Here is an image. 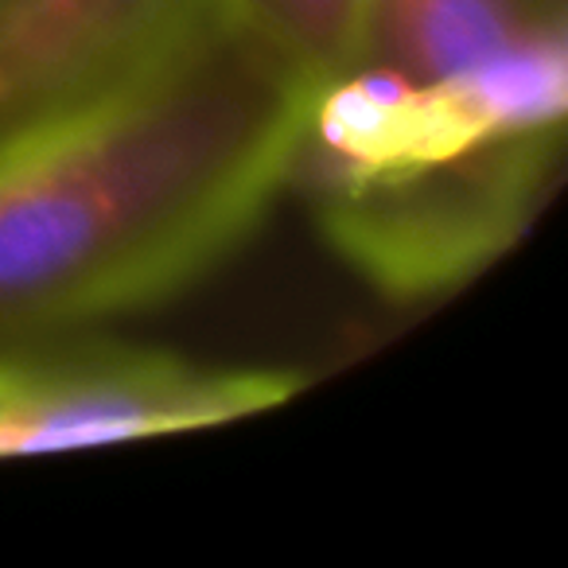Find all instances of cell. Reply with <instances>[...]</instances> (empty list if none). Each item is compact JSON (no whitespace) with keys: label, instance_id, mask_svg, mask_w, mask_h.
Returning a JSON list of instances; mask_svg holds the SVG:
<instances>
[{"label":"cell","instance_id":"6da1fadb","mask_svg":"<svg viewBox=\"0 0 568 568\" xmlns=\"http://www.w3.org/2000/svg\"><path fill=\"white\" fill-rule=\"evenodd\" d=\"M312 94L214 4L152 63L0 144V339L180 296L293 187Z\"/></svg>","mask_w":568,"mask_h":568},{"label":"cell","instance_id":"7a4b0ae2","mask_svg":"<svg viewBox=\"0 0 568 568\" xmlns=\"http://www.w3.org/2000/svg\"><path fill=\"white\" fill-rule=\"evenodd\" d=\"M304 386L308 374L293 366L203 363L82 335L0 339V459L206 433L281 409Z\"/></svg>","mask_w":568,"mask_h":568},{"label":"cell","instance_id":"3957f363","mask_svg":"<svg viewBox=\"0 0 568 568\" xmlns=\"http://www.w3.org/2000/svg\"><path fill=\"white\" fill-rule=\"evenodd\" d=\"M560 136L506 144L394 180L308 195L332 250L389 301L452 293L537 219L560 168Z\"/></svg>","mask_w":568,"mask_h":568},{"label":"cell","instance_id":"277c9868","mask_svg":"<svg viewBox=\"0 0 568 568\" xmlns=\"http://www.w3.org/2000/svg\"><path fill=\"white\" fill-rule=\"evenodd\" d=\"M214 0H0V144L129 79Z\"/></svg>","mask_w":568,"mask_h":568},{"label":"cell","instance_id":"5b68a950","mask_svg":"<svg viewBox=\"0 0 568 568\" xmlns=\"http://www.w3.org/2000/svg\"><path fill=\"white\" fill-rule=\"evenodd\" d=\"M541 24L557 17H541L529 0H378L371 59L433 79L487 63Z\"/></svg>","mask_w":568,"mask_h":568},{"label":"cell","instance_id":"8992f818","mask_svg":"<svg viewBox=\"0 0 568 568\" xmlns=\"http://www.w3.org/2000/svg\"><path fill=\"white\" fill-rule=\"evenodd\" d=\"M261 51L308 87L339 79L371 59L378 0H214Z\"/></svg>","mask_w":568,"mask_h":568},{"label":"cell","instance_id":"52a82bcc","mask_svg":"<svg viewBox=\"0 0 568 568\" xmlns=\"http://www.w3.org/2000/svg\"><path fill=\"white\" fill-rule=\"evenodd\" d=\"M529 4H534V9L541 12V17H557V20H565V4H568V0H529Z\"/></svg>","mask_w":568,"mask_h":568}]
</instances>
